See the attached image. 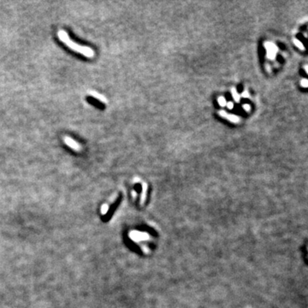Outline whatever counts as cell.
<instances>
[{"label":"cell","mask_w":308,"mask_h":308,"mask_svg":"<svg viewBox=\"0 0 308 308\" xmlns=\"http://www.w3.org/2000/svg\"><path fill=\"white\" fill-rule=\"evenodd\" d=\"M64 143L68 146V147H70L71 149H73V150L75 151V152H80V151L81 150V146L77 141H75L74 139H73L70 138V137L64 136Z\"/></svg>","instance_id":"cell-3"},{"label":"cell","mask_w":308,"mask_h":308,"mask_svg":"<svg viewBox=\"0 0 308 308\" xmlns=\"http://www.w3.org/2000/svg\"><path fill=\"white\" fill-rule=\"evenodd\" d=\"M265 47L267 51V57L270 59H274L276 58V54L278 51V48L276 47V45H274L273 43L271 42H267L265 44Z\"/></svg>","instance_id":"cell-2"},{"label":"cell","mask_w":308,"mask_h":308,"mask_svg":"<svg viewBox=\"0 0 308 308\" xmlns=\"http://www.w3.org/2000/svg\"><path fill=\"white\" fill-rule=\"evenodd\" d=\"M231 93H232V96L234 98V100L236 101V102H239L240 101V95L237 93L236 88H232L231 89Z\"/></svg>","instance_id":"cell-8"},{"label":"cell","mask_w":308,"mask_h":308,"mask_svg":"<svg viewBox=\"0 0 308 308\" xmlns=\"http://www.w3.org/2000/svg\"><path fill=\"white\" fill-rule=\"evenodd\" d=\"M89 94H90V96H91V97H93V98H94V99L98 100L99 101H100V102L103 103V104H106V103H107V100H106V98H105L104 95L100 94V93H97V92H94V91H90V92H89Z\"/></svg>","instance_id":"cell-5"},{"label":"cell","mask_w":308,"mask_h":308,"mask_svg":"<svg viewBox=\"0 0 308 308\" xmlns=\"http://www.w3.org/2000/svg\"><path fill=\"white\" fill-rule=\"evenodd\" d=\"M294 44L299 48V49H301V50H302V51H305V47H304V45H303V44L301 43V41H300L299 39H294Z\"/></svg>","instance_id":"cell-6"},{"label":"cell","mask_w":308,"mask_h":308,"mask_svg":"<svg viewBox=\"0 0 308 308\" xmlns=\"http://www.w3.org/2000/svg\"><path fill=\"white\" fill-rule=\"evenodd\" d=\"M58 39L64 43L67 46H68L69 49H71L72 51H75V52H78L88 58H94L95 56V52L94 51L88 47V46H86V45H78L76 43H74L68 36V33L63 29H60L58 30Z\"/></svg>","instance_id":"cell-1"},{"label":"cell","mask_w":308,"mask_h":308,"mask_svg":"<svg viewBox=\"0 0 308 308\" xmlns=\"http://www.w3.org/2000/svg\"><path fill=\"white\" fill-rule=\"evenodd\" d=\"M305 71H306V73H308V70H307V66L306 65L305 66Z\"/></svg>","instance_id":"cell-14"},{"label":"cell","mask_w":308,"mask_h":308,"mask_svg":"<svg viewBox=\"0 0 308 308\" xmlns=\"http://www.w3.org/2000/svg\"><path fill=\"white\" fill-rule=\"evenodd\" d=\"M241 97L244 98V99H246V98H248V97H249V94H248V93H247L246 91H245V92L241 94Z\"/></svg>","instance_id":"cell-12"},{"label":"cell","mask_w":308,"mask_h":308,"mask_svg":"<svg viewBox=\"0 0 308 308\" xmlns=\"http://www.w3.org/2000/svg\"><path fill=\"white\" fill-rule=\"evenodd\" d=\"M146 190H147V185L146 183L143 184L142 187V194H141V202H143L146 199Z\"/></svg>","instance_id":"cell-7"},{"label":"cell","mask_w":308,"mask_h":308,"mask_svg":"<svg viewBox=\"0 0 308 308\" xmlns=\"http://www.w3.org/2000/svg\"><path fill=\"white\" fill-rule=\"evenodd\" d=\"M243 109H244L246 111L249 112L250 110H251V106H250L249 104H244V105H243Z\"/></svg>","instance_id":"cell-11"},{"label":"cell","mask_w":308,"mask_h":308,"mask_svg":"<svg viewBox=\"0 0 308 308\" xmlns=\"http://www.w3.org/2000/svg\"><path fill=\"white\" fill-rule=\"evenodd\" d=\"M227 107H228L229 109H232V108L234 107V104H233V102L227 103Z\"/></svg>","instance_id":"cell-13"},{"label":"cell","mask_w":308,"mask_h":308,"mask_svg":"<svg viewBox=\"0 0 308 308\" xmlns=\"http://www.w3.org/2000/svg\"><path fill=\"white\" fill-rule=\"evenodd\" d=\"M219 114L221 115L222 117L226 118V119H228L229 121H230V122H232V123H239L240 122V118L237 116L232 115V114H228V113H227L226 111H224V110H221V111L219 112Z\"/></svg>","instance_id":"cell-4"},{"label":"cell","mask_w":308,"mask_h":308,"mask_svg":"<svg viewBox=\"0 0 308 308\" xmlns=\"http://www.w3.org/2000/svg\"><path fill=\"white\" fill-rule=\"evenodd\" d=\"M301 85L303 87L307 88V87H308L307 80V79H303V80H301Z\"/></svg>","instance_id":"cell-10"},{"label":"cell","mask_w":308,"mask_h":308,"mask_svg":"<svg viewBox=\"0 0 308 308\" xmlns=\"http://www.w3.org/2000/svg\"><path fill=\"white\" fill-rule=\"evenodd\" d=\"M217 102H218V104H219L220 106H223V107L227 104L226 100H225L223 97H219V98L217 99Z\"/></svg>","instance_id":"cell-9"}]
</instances>
